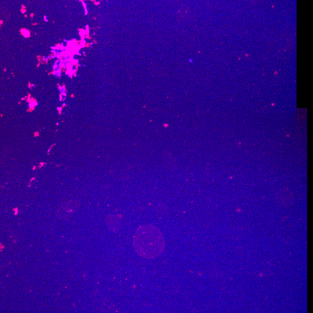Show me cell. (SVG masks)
Masks as SVG:
<instances>
[{
  "label": "cell",
  "instance_id": "6da1fadb",
  "mask_svg": "<svg viewBox=\"0 0 313 313\" xmlns=\"http://www.w3.org/2000/svg\"><path fill=\"white\" fill-rule=\"evenodd\" d=\"M134 245L137 254L144 258L152 259L164 251L165 242L160 230L150 224L143 225L137 229L134 238Z\"/></svg>",
  "mask_w": 313,
  "mask_h": 313
}]
</instances>
